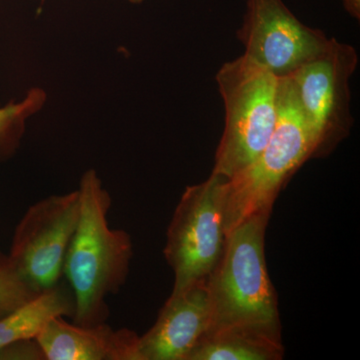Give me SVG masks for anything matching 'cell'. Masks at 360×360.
Wrapping results in <instances>:
<instances>
[{
  "label": "cell",
  "mask_w": 360,
  "mask_h": 360,
  "mask_svg": "<svg viewBox=\"0 0 360 360\" xmlns=\"http://www.w3.org/2000/svg\"><path fill=\"white\" fill-rule=\"evenodd\" d=\"M78 191L80 217L63 274L75 302L73 323L90 326L108 321V298L127 283L134 243L127 231L110 227L108 213L112 200L96 170L82 174Z\"/></svg>",
  "instance_id": "1"
},
{
  "label": "cell",
  "mask_w": 360,
  "mask_h": 360,
  "mask_svg": "<svg viewBox=\"0 0 360 360\" xmlns=\"http://www.w3.org/2000/svg\"><path fill=\"white\" fill-rule=\"evenodd\" d=\"M270 213H255L227 234L221 258L207 279L210 330L238 328L281 340L277 296L265 264Z\"/></svg>",
  "instance_id": "2"
},
{
  "label": "cell",
  "mask_w": 360,
  "mask_h": 360,
  "mask_svg": "<svg viewBox=\"0 0 360 360\" xmlns=\"http://www.w3.org/2000/svg\"><path fill=\"white\" fill-rule=\"evenodd\" d=\"M315 153L314 139L288 78L278 84V117L269 142L252 162L224 184V224L229 233L243 220L272 210L279 191Z\"/></svg>",
  "instance_id": "3"
},
{
  "label": "cell",
  "mask_w": 360,
  "mask_h": 360,
  "mask_svg": "<svg viewBox=\"0 0 360 360\" xmlns=\"http://www.w3.org/2000/svg\"><path fill=\"white\" fill-rule=\"evenodd\" d=\"M225 124L212 174L231 179L262 153L278 117V78L243 54L217 71Z\"/></svg>",
  "instance_id": "4"
},
{
  "label": "cell",
  "mask_w": 360,
  "mask_h": 360,
  "mask_svg": "<svg viewBox=\"0 0 360 360\" xmlns=\"http://www.w3.org/2000/svg\"><path fill=\"white\" fill-rule=\"evenodd\" d=\"M226 179L212 174L187 186L168 225L163 255L174 274L172 293L207 281L224 253Z\"/></svg>",
  "instance_id": "5"
},
{
  "label": "cell",
  "mask_w": 360,
  "mask_h": 360,
  "mask_svg": "<svg viewBox=\"0 0 360 360\" xmlns=\"http://www.w3.org/2000/svg\"><path fill=\"white\" fill-rule=\"evenodd\" d=\"M357 63L352 45L330 39L326 51L286 77L314 139V156L330 151L349 134V84Z\"/></svg>",
  "instance_id": "6"
},
{
  "label": "cell",
  "mask_w": 360,
  "mask_h": 360,
  "mask_svg": "<svg viewBox=\"0 0 360 360\" xmlns=\"http://www.w3.org/2000/svg\"><path fill=\"white\" fill-rule=\"evenodd\" d=\"M79 191L33 203L14 231L8 264L44 291L59 283L80 217Z\"/></svg>",
  "instance_id": "7"
},
{
  "label": "cell",
  "mask_w": 360,
  "mask_h": 360,
  "mask_svg": "<svg viewBox=\"0 0 360 360\" xmlns=\"http://www.w3.org/2000/svg\"><path fill=\"white\" fill-rule=\"evenodd\" d=\"M236 37L245 46L243 54L278 79L317 58L330 40L298 20L283 0H245Z\"/></svg>",
  "instance_id": "8"
},
{
  "label": "cell",
  "mask_w": 360,
  "mask_h": 360,
  "mask_svg": "<svg viewBox=\"0 0 360 360\" xmlns=\"http://www.w3.org/2000/svg\"><path fill=\"white\" fill-rule=\"evenodd\" d=\"M210 324L207 281L172 293L155 324L139 338L141 360H186Z\"/></svg>",
  "instance_id": "9"
},
{
  "label": "cell",
  "mask_w": 360,
  "mask_h": 360,
  "mask_svg": "<svg viewBox=\"0 0 360 360\" xmlns=\"http://www.w3.org/2000/svg\"><path fill=\"white\" fill-rule=\"evenodd\" d=\"M139 336L108 322L84 326L51 319L35 338L46 360H141Z\"/></svg>",
  "instance_id": "10"
},
{
  "label": "cell",
  "mask_w": 360,
  "mask_h": 360,
  "mask_svg": "<svg viewBox=\"0 0 360 360\" xmlns=\"http://www.w3.org/2000/svg\"><path fill=\"white\" fill-rule=\"evenodd\" d=\"M73 311L72 293L60 284L42 291L20 309L0 319V350L18 341L35 340L51 319L72 317Z\"/></svg>",
  "instance_id": "11"
},
{
  "label": "cell",
  "mask_w": 360,
  "mask_h": 360,
  "mask_svg": "<svg viewBox=\"0 0 360 360\" xmlns=\"http://www.w3.org/2000/svg\"><path fill=\"white\" fill-rule=\"evenodd\" d=\"M283 341L238 328L210 330L201 338L186 360H279Z\"/></svg>",
  "instance_id": "12"
},
{
  "label": "cell",
  "mask_w": 360,
  "mask_h": 360,
  "mask_svg": "<svg viewBox=\"0 0 360 360\" xmlns=\"http://www.w3.org/2000/svg\"><path fill=\"white\" fill-rule=\"evenodd\" d=\"M47 101V94L33 87L20 101L0 108V162L11 160L20 148L27 120L39 113Z\"/></svg>",
  "instance_id": "13"
},
{
  "label": "cell",
  "mask_w": 360,
  "mask_h": 360,
  "mask_svg": "<svg viewBox=\"0 0 360 360\" xmlns=\"http://www.w3.org/2000/svg\"><path fill=\"white\" fill-rule=\"evenodd\" d=\"M41 292L7 262L6 265L0 267V319L20 309Z\"/></svg>",
  "instance_id": "14"
},
{
  "label": "cell",
  "mask_w": 360,
  "mask_h": 360,
  "mask_svg": "<svg viewBox=\"0 0 360 360\" xmlns=\"http://www.w3.org/2000/svg\"><path fill=\"white\" fill-rule=\"evenodd\" d=\"M345 11L349 14L352 18L359 20L360 18V0H341Z\"/></svg>",
  "instance_id": "15"
},
{
  "label": "cell",
  "mask_w": 360,
  "mask_h": 360,
  "mask_svg": "<svg viewBox=\"0 0 360 360\" xmlns=\"http://www.w3.org/2000/svg\"><path fill=\"white\" fill-rule=\"evenodd\" d=\"M7 255H4V253L0 252V267L4 266V265L7 264Z\"/></svg>",
  "instance_id": "16"
},
{
  "label": "cell",
  "mask_w": 360,
  "mask_h": 360,
  "mask_svg": "<svg viewBox=\"0 0 360 360\" xmlns=\"http://www.w3.org/2000/svg\"><path fill=\"white\" fill-rule=\"evenodd\" d=\"M127 1L132 4H141L144 1V0H127Z\"/></svg>",
  "instance_id": "17"
},
{
  "label": "cell",
  "mask_w": 360,
  "mask_h": 360,
  "mask_svg": "<svg viewBox=\"0 0 360 360\" xmlns=\"http://www.w3.org/2000/svg\"><path fill=\"white\" fill-rule=\"evenodd\" d=\"M39 1L44 2L45 1V0H39Z\"/></svg>",
  "instance_id": "18"
}]
</instances>
